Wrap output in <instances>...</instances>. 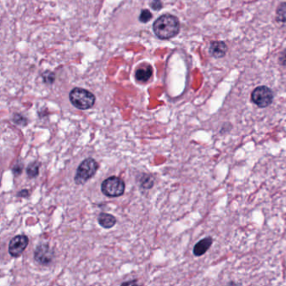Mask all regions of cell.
Here are the masks:
<instances>
[{"label":"cell","mask_w":286,"mask_h":286,"mask_svg":"<svg viewBox=\"0 0 286 286\" xmlns=\"http://www.w3.org/2000/svg\"><path fill=\"white\" fill-rule=\"evenodd\" d=\"M54 253L47 244H41L35 251V260L39 264L47 265L52 261Z\"/></svg>","instance_id":"52a82bcc"},{"label":"cell","mask_w":286,"mask_h":286,"mask_svg":"<svg viewBox=\"0 0 286 286\" xmlns=\"http://www.w3.org/2000/svg\"><path fill=\"white\" fill-rule=\"evenodd\" d=\"M39 169L40 165L37 162H32L27 167V176L30 178H35L39 175Z\"/></svg>","instance_id":"4fadbf2b"},{"label":"cell","mask_w":286,"mask_h":286,"mask_svg":"<svg viewBox=\"0 0 286 286\" xmlns=\"http://www.w3.org/2000/svg\"><path fill=\"white\" fill-rule=\"evenodd\" d=\"M102 192L108 197H118L125 191V184L119 177H111L103 181L101 186Z\"/></svg>","instance_id":"277c9868"},{"label":"cell","mask_w":286,"mask_h":286,"mask_svg":"<svg viewBox=\"0 0 286 286\" xmlns=\"http://www.w3.org/2000/svg\"><path fill=\"white\" fill-rule=\"evenodd\" d=\"M273 92L266 86L258 87L252 92V102L261 108L269 107L273 102Z\"/></svg>","instance_id":"5b68a950"},{"label":"cell","mask_w":286,"mask_h":286,"mask_svg":"<svg viewBox=\"0 0 286 286\" xmlns=\"http://www.w3.org/2000/svg\"><path fill=\"white\" fill-rule=\"evenodd\" d=\"M19 195L22 197H26L27 195H29V191L27 190L21 191H19Z\"/></svg>","instance_id":"ac0fdd59"},{"label":"cell","mask_w":286,"mask_h":286,"mask_svg":"<svg viewBox=\"0 0 286 286\" xmlns=\"http://www.w3.org/2000/svg\"><path fill=\"white\" fill-rule=\"evenodd\" d=\"M279 63H280L281 66L286 67V50H284V51L281 52L280 56H279Z\"/></svg>","instance_id":"2e32d148"},{"label":"cell","mask_w":286,"mask_h":286,"mask_svg":"<svg viewBox=\"0 0 286 286\" xmlns=\"http://www.w3.org/2000/svg\"><path fill=\"white\" fill-rule=\"evenodd\" d=\"M151 19H152V13H150V10L144 9L142 11L140 16H139V20L142 23H146V22L150 21Z\"/></svg>","instance_id":"5bb4252c"},{"label":"cell","mask_w":286,"mask_h":286,"mask_svg":"<svg viewBox=\"0 0 286 286\" xmlns=\"http://www.w3.org/2000/svg\"><path fill=\"white\" fill-rule=\"evenodd\" d=\"M150 6L153 9H155V10H160L161 8H162V2L161 0H153L152 3H150Z\"/></svg>","instance_id":"9a60e30c"},{"label":"cell","mask_w":286,"mask_h":286,"mask_svg":"<svg viewBox=\"0 0 286 286\" xmlns=\"http://www.w3.org/2000/svg\"><path fill=\"white\" fill-rule=\"evenodd\" d=\"M29 244V238L25 235L15 236L8 244V253L11 256L19 257L23 254Z\"/></svg>","instance_id":"8992f818"},{"label":"cell","mask_w":286,"mask_h":286,"mask_svg":"<svg viewBox=\"0 0 286 286\" xmlns=\"http://www.w3.org/2000/svg\"><path fill=\"white\" fill-rule=\"evenodd\" d=\"M98 169V164L94 159L88 158L80 164L75 176L78 185H83L94 177Z\"/></svg>","instance_id":"3957f363"},{"label":"cell","mask_w":286,"mask_h":286,"mask_svg":"<svg viewBox=\"0 0 286 286\" xmlns=\"http://www.w3.org/2000/svg\"><path fill=\"white\" fill-rule=\"evenodd\" d=\"M98 223L104 228H111L116 223V218L111 214L101 213L98 216Z\"/></svg>","instance_id":"8fae6325"},{"label":"cell","mask_w":286,"mask_h":286,"mask_svg":"<svg viewBox=\"0 0 286 286\" xmlns=\"http://www.w3.org/2000/svg\"><path fill=\"white\" fill-rule=\"evenodd\" d=\"M22 168H23L22 165H17V166H14V168L13 169V174L15 175V176L20 174Z\"/></svg>","instance_id":"e0dca14e"},{"label":"cell","mask_w":286,"mask_h":286,"mask_svg":"<svg viewBox=\"0 0 286 286\" xmlns=\"http://www.w3.org/2000/svg\"><path fill=\"white\" fill-rule=\"evenodd\" d=\"M180 21L177 17L171 14H164L153 24L154 32L161 40H169L178 35Z\"/></svg>","instance_id":"6da1fadb"},{"label":"cell","mask_w":286,"mask_h":286,"mask_svg":"<svg viewBox=\"0 0 286 286\" xmlns=\"http://www.w3.org/2000/svg\"><path fill=\"white\" fill-rule=\"evenodd\" d=\"M153 69L150 66H145V67H140L137 70L135 73V78L138 82L140 83H145L150 80V78L152 77Z\"/></svg>","instance_id":"30bf717a"},{"label":"cell","mask_w":286,"mask_h":286,"mask_svg":"<svg viewBox=\"0 0 286 286\" xmlns=\"http://www.w3.org/2000/svg\"><path fill=\"white\" fill-rule=\"evenodd\" d=\"M69 97L73 106L81 110L91 108L96 101L94 94L88 90L79 88H76L72 90L70 93Z\"/></svg>","instance_id":"7a4b0ae2"},{"label":"cell","mask_w":286,"mask_h":286,"mask_svg":"<svg viewBox=\"0 0 286 286\" xmlns=\"http://www.w3.org/2000/svg\"><path fill=\"white\" fill-rule=\"evenodd\" d=\"M227 51V46L223 41H212L210 43L209 53L215 58H222Z\"/></svg>","instance_id":"ba28073f"},{"label":"cell","mask_w":286,"mask_h":286,"mask_svg":"<svg viewBox=\"0 0 286 286\" xmlns=\"http://www.w3.org/2000/svg\"><path fill=\"white\" fill-rule=\"evenodd\" d=\"M212 243H213V239L211 237H207V238L201 239L194 247L193 254L195 256H202L206 254V252L208 251Z\"/></svg>","instance_id":"9c48e42d"},{"label":"cell","mask_w":286,"mask_h":286,"mask_svg":"<svg viewBox=\"0 0 286 286\" xmlns=\"http://www.w3.org/2000/svg\"><path fill=\"white\" fill-rule=\"evenodd\" d=\"M276 21L286 23V3H282L278 6L276 10Z\"/></svg>","instance_id":"7c38bea8"}]
</instances>
